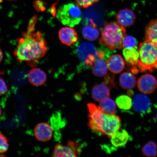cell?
Returning a JSON list of instances; mask_svg holds the SVG:
<instances>
[{
    "label": "cell",
    "mask_w": 157,
    "mask_h": 157,
    "mask_svg": "<svg viewBox=\"0 0 157 157\" xmlns=\"http://www.w3.org/2000/svg\"><path fill=\"white\" fill-rule=\"evenodd\" d=\"M38 17L35 15L29 21L26 33L19 39L14 54L20 62L36 61L48 52L47 43L40 32L35 31Z\"/></svg>",
    "instance_id": "1"
},
{
    "label": "cell",
    "mask_w": 157,
    "mask_h": 157,
    "mask_svg": "<svg viewBox=\"0 0 157 157\" xmlns=\"http://www.w3.org/2000/svg\"><path fill=\"white\" fill-rule=\"evenodd\" d=\"M101 31L100 44L111 50H121L123 48V39L126 35V31L124 27L117 21L105 22Z\"/></svg>",
    "instance_id": "2"
},
{
    "label": "cell",
    "mask_w": 157,
    "mask_h": 157,
    "mask_svg": "<svg viewBox=\"0 0 157 157\" xmlns=\"http://www.w3.org/2000/svg\"><path fill=\"white\" fill-rule=\"evenodd\" d=\"M139 58L137 63L140 72L154 71L157 69V48L146 40L141 43L138 48Z\"/></svg>",
    "instance_id": "3"
},
{
    "label": "cell",
    "mask_w": 157,
    "mask_h": 157,
    "mask_svg": "<svg viewBox=\"0 0 157 157\" xmlns=\"http://www.w3.org/2000/svg\"><path fill=\"white\" fill-rule=\"evenodd\" d=\"M88 126L94 132L101 136H105L109 121V114L104 113L93 103H88Z\"/></svg>",
    "instance_id": "4"
},
{
    "label": "cell",
    "mask_w": 157,
    "mask_h": 157,
    "mask_svg": "<svg viewBox=\"0 0 157 157\" xmlns=\"http://www.w3.org/2000/svg\"><path fill=\"white\" fill-rule=\"evenodd\" d=\"M82 12L78 5L69 3L61 6L58 10L56 17L63 24L73 27L81 21Z\"/></svg>",
    "instance_id": "5"
},
{
    "label": "cell",
    "mask_w": 157,
    "mask_h": 157,
    "mask_svg": "<svg viewBox=\"0 0 157 157\" xmlns=\"http://www.w3.org/2000/svg\"><path fill=\"white\" fill-rule=\"evenodd\" d=\"M97 50L95 46L89 42H83L78 44L75 49V53L80 62L79 68H84L86 62L95 56Z\"/></svg>",
    "instance_id": "6"
},
{
    "label": "cell",
    "mask_w": 157,
    "mask_h": 157,
    "mask_svg": "<svg viewBox=\"0 0 157 157\" xmlns=\"http://www.w3.org/2000/svg\"><path fill=\"white\" fill-rule=\"evenodd\" d=\"M137 86L141 93L144 94H152L157 88L156 78L151 74L143 75L137 80Z\"/></svg>",
    "instance_id": "7"
},
{
    "label": "cell",
    "mask_w": 157,
    "mask_h": 157,
    "mask_svg": "<svg viewBox=\"0 0 157 157\" xmlns=\"http://www.w3.org/2000/svg\"><path fill=\"white\" fill-rule=\"evenodd\" d=\"M132 106L135 111L143 116L151 112V103L149 98L144 94H138L133 98Z\"/></svg>",
    "instance_id": "8"
},
{
    "label": "cell",
    "mask_w": 157,
    "mask_h": 157,
    "mask_svg": "<svg viewBox=\"0 0 157 157\" xmlns=\"http://www.w3.org/2000/svg\"><path fill=\"white\" fill-rule=\"evenodd\" d=\"M123 54L127 65L131 68L132 73L138 74L140 72L137 66L139 58L138 48H124L123 50Z\"/></svg>",
    "instance_id": "9"
},
{
    "label": "cell",
    "mask_w": 157,
    "mask_h": 157,
    "mask_svg": "<svg viewBox=\"0 0 157 157\" xmlns=\"http://www.w3.org/2000/svg\"><path fill=\"white\" fill-rule=\"evenodd\" d=\"M35 137L40 142H46L51 140L53 134V129L52 126L46 123L38 124L34 129Z\"/></svg>",
    "instance_id": "10"
},
{
    "label": "cell",
    "mask_w": 157,
    "mask_h": 157,
    "mask_svg": "<svg viewBox=\"0 0 157 157\" xmlns=\"http://www.w3.org/2000/svg\"><path fill=\"white\" fill-rule=\"evenodd\" d=\"M59 38L63 44L70 46L77 42L78 36L74 29L71 27H64L59 31Z\"/></svg>",
    "instance_id": "11"
},
{
    "label": "cell",
    "mask_w": 157,
    "mask_h": 157,
    "mask_svg": "<svg viewBox=\"0 0 157 157\" xmlns=\"http://www.w3.org/2000/svg\"><path fill=\"white\" fill-rule=\"evenodd\" d=\"M117 22L123 27L131 26L135 22L136 17L132 10L125 8L120 10L117 15Z\"/></svg>",
    "instance_id": "12"
},
{
    "label": "cell",
    "mask_w": 157,
    "mask_h": 157,
    "mask_svg": "<svg viewBox=\"0 0 157 157\" xmlns=\"http://www.w3.org/2000/svg\"><path fill=\"white\" fill-rule=\"evenodd\" d=\"M107 63L109 69L114 74L121 73L124 69L125 65L124 60L119 54H114L110 56Z\"/></svg>",
    "instance_id": "13"
},
{
    "label": "cell",
    "mask_w": 157,
    "mask_h": 157,
    "mask_svg": "<svg viewBox=\"0 0 157 157\" xmlns=\"http://www.w3.org/2000/svg\"><path fill=\"white\" fill-rule=\"evenodd\" d=\"M28 77L31 84L35 86L43 85L47 79V75L45 72L38 68H33L29 71Z\"/></svg>",
    "instance_id": "14"
},
{
    "label": "cell",
    "mask_w": 157,
    "mask_h": 157,
    "mask_svg": "<svg viewBox=\"0 0 157 157\" xmlns=\"http://www.w3.org/2000/svg\"><path fill=\"white\" fill-rule=\"evenodd\" d=\"M92 97L97 101H100L109 97L110 90L105 84H100L94 86L92 90Z\"/></svg>",
    "instance_id": "15"
},
{
    "label": "cell",
    "mask_w": 157,
    "mask_h": 157,
    "mask_svg": "<svg viewBox=\"0 0 157 157\" xmlns=\"http://www.w3.org/2000/svg\"><path fill=\"white\" fill-rule=\"evenodd\" d=\"M130 137L128 133L125 129H119L110 137L111 142L115 147H123L126 144Z\"/></svg>",
    "instance_id": "16"
},
{
    "label": "cell",
    "mask_w": 157,
    "mask_h": 157,
    "mask_svg": "<svg viewBox=\"0 0 157 157\" xmlns=\"http://www.w3.org/2000/svg\"><path fill=\"white\" fill-rule=\"evenodd\" d=\"M136 78L131 72H124L121 74L120 76L119 85L123 89H133L136 86Z\"/></svg>",
    "instance_id": "17"
},
{
    "label": "cell",
    "mask_w": 157,
    "mask_h": 157,
    "mask_svg": "<svg viewBox=\"0 0 157 157\" xmlns=\"http://www.w3.org/2000/svg\"><path fill=\"white\" fill-rule=\"evenodd\" d=\"M82 34L84 38L89 41L95 40L99 37V29L93 20L90 19V23L83 27Z\"/></svg>",
    "instance_id": "18"
},
{
    "label": "cell",
    "mask_w": 157,
    "mask_h": 157,
    "mask_svg": "<svg viewBox=\"0 0 157 157\" xmlns=\"http://www.w3.org/2000/svg\"><path fill=\"white\" fill-rule=\"evenodd\" d=\"M145 38L157 48V19L151 21L146 25Z\"/></svg>",
    "instance_id": "19"
},
{
    "label": "cell",
    "mask_w": 157,
    "mask_h": 157,
    "mask_svg": "<svg viewBox=\"0 0 157 157\" xmlns=\"http://www.w3.org/2000/svg\"><path fill=\"white\" fill-rule=\"evenodd\" d=\"M52 157H78L73 150L68 145L64 146L61 144H57L55 147Z\"/></svg>",
    "instance_id": "20"
},
{
    "label": "cell",
    "mask_w": 157,
    "mask_h": 157,
    "mask_svg": "<svg viewBox=\"0 0 157 157\" xmlns=\"http://www.w3.org/2000/svg\"><path fill=\"white\" fill-rule=\"evenodd\" d=\"M92 68L93 74L98 77H104L107 74L109 69L105 60L99 58L96 59Z\"/></svg>",
    "instance_id": "21"
},
{
    "label": "cell",
    "mask_w": 157,
    "mask_h": 157,
    "mask_svg": "<svg viewBox=\"0 0 157 157\" xmlns=\"http://www.w3.org/2000/svg\"><path fill=\"white\" fill-rule=\"evenodd\" d=\"M99 107L102 111L106 113H114L116 110V103L109 97L99 101Z\"/></svg>",
    "instance_id": "22"
},
{
    "label": "cell",
    "mask_w": 157,
    "mask_h": 157,
    "mask_svg": "<svg viewBox=\"0 0 157 157\" xmlns=\"http://www.w3.org/2000/svg\"><path fill=\"white\" fill-rule=\"evenodd\" d=\"M115 102L118 107L123 110H128L132 107V100L128 95L119 96L116 99Z\"/></svg>",
    "instance_id": "23"
},
{
    "label": "cell",
    "mask_w": 157,
    "mask_h": 157,
    "mask_svg": "<svg viewBox=\"0 0 157 157\" xmlns=\"http://www.w3.org/2000/svg\"><path fill=\"white\" fill-rule=\"evenodd\" d=\"M143 154L149 157H154L157 156V145L153 141H149L142 149Z\"/></svg>",
    "instance_id": "24"
},
{
    "label": "cell",
    "mask_w": 157,
    "mask_h": 157,
    "mask_svg": "<svg viewBox=\"0 0 157 157\" xmlns=\"http://www.w3.org/2000/svg\"><path fill=\"white\" fill-rule=\"evenodd\" d=\"M137 44L136 39L130 35H125L123 39V48H136Z\"/></svg>",
    "instance_id": "25"
},
{
    "label": "cell",
    "mask_w": 157,
    "mask_h": 157,
    "mask_svg": "<svg viewBox=\"0 0 157 157\" xmlns=\"http://www.w3.org/2000/svg\"><path fill=\"white\" fill-rule=\"evenodd\" d=\"M9 144L7 139L4 135L0 133V154L6 152L8 150Z\"/></svg>",
    "instance_id": "26"
},
{
    "label": "cell",
    "mask_w": 157,
    "mask_h": 157,
    "mask_svg": "<svg viewBox=\"0 0 157 157\" xmlns=\"http://www.w3.org/2000/svg\"><path fill=\"white\" fill-rule=\"evenodd\" d=\"M78 7L87 8L94 3H97L99 0H75Z\"/></svg>",
    "instance_id": "27"
},
{
    "label": "cell",
    "mask_w": 157,
    "mask_h": 157,
    "mask_svg": "<svg viewBox=\"0 0 157 157\" xmlns=\"http://www.w3.org/2000/svg\"><path fill=\"white\" fill-rule=\"evenodd\" d=\"M33 6L38 12H43L46 9V4L42 0H35Z\"/></svg>",
    "instance_id": "28"
},
{
    "label": "cell",
    "mask_w": 157,
    "mask_h": 157,
    "mask_svg": "<svg viewBox=\"0 0 157 157\" xmlns=\"http://www.w3.org/2000/svg\"><path fill=\"white\" fill-rule=\"evenodd\" d=\"M105 84L109 87V86H114V76L111 74H108L104 76Z\"/></svg>",
    "instance_id": "29"
},
{
    "label": "cell",
    "mask_w": 157,
    "mask_h": 157,
    "mask_svg": "<svg viewBox=\"0 0 157 157\" xmlns=\"http://www.w3.org/2000/svg\"><path fill=\"white\" fill-rule=\"evenodd\" d=\"M7 91L8 88L6 84L2 78H0V95H5Z\"/></svg>",
    "instance_id": "30"
},
{
    "label": "cell",
    "mask_w": 157,
    "mask_h": 157,
    "mask_svg": "<svg viewBox=\"0 0 157 157\" xmlns=\"http://www.w3.org/2000/svg\"><path fill=\"white\" fill-rule=\"evenodd\" d=\"M51 13H52V15L54 16L56 14V4L53 6H52V8H51Z\"/></svg>",
    "instance_id": "31"
},
{
    "label": "cell",
    "mask_w": 157,
    "mask_h": 157,
    "mask_svg": "<svg viewBox=\"0 0 157 157\" xmlns=\"http://www.w3.org/2000/svg\"><path fill=\"white\" fill-rule=\"evenodd\" d=\"M3 59V54L0 48V62H1L2 60Z\"/></svg>",
    "instance_id": "32"
},
{
    "label": "cell",
    "mask_w": 157,
    "mask_h": 157,
    "mask_svg": "<svg viewBox=\"0 0 157 157\" xmlns=\"http://www.w3.org/2000/svg\"><path fill=\"white\" fill-rule=\"evenodd\" d=\"M2 110L1 109V108H0V117H1V115H2Z\"/></svg>",
    "instance_id": "33"
},
{
    "label": "cell",
    "mask_w": 157,
    "mask_h": 157,
    "mask_svg": "<svg viewBox=\"0 0 157 157\" xmlns=\"http://www.w3.org/2000/svg\"><path fill=\"white\" fill-rule=\"evenodd\" d=\"M5 156L4 155H2V154H0V157H3Z\"/></svg>",
    "instance_id": "34"
},
{
    "label": "cell",
    "mask_w": 157,
    "mask_h": 157,
    "mask_svg": "<svg viewBox=\"0 0 157 157\" xmlns=\"http://www.w3.org/2000/svg\"><path fill=\"white\" fill-rule=\"evenodd\" d=\"M2 1V0H0V3H1Z\"/></svg>",
    "instance_id": "35"
},
{
    "label": "cell",
    "mask_w": 157,
    "mask_h": 157,
    "mask_svg": "<svg viewBox=\"0 0 157 157\" xmlns=\"http://www.w3.org/2000/svg\"><path fill=\"white\" fill-rule=\"evenodd\" d=\"M156 119H157V115H156Z\"/></svg>",
    "instance_id": "36"
},
{
    "label": "cell",
    "mask_w": 157,
    "mask_h": 157,
    "mask_svg": "<svg viewBox=\"0 0 157 157\" xmlns=\"http://www.w3.org/2000/svg\"><path fill=\"white\" fill-rule=\"evenodd\" d=\"M1 71H0V74H1Z\"/></svg>",
    "instance_id": "37"
}]
</instances>
